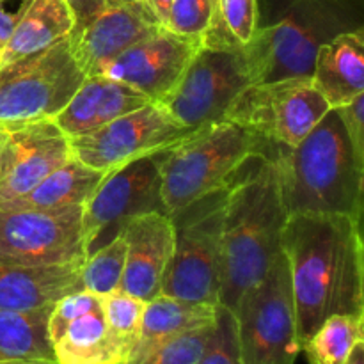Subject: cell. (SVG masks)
<instances>
[{"label":"cell","mask_w":364,"mask_h":364,"mask_svg":"<svg viewBox=\"0 0 364 364\" xmlns=\"http://www.w3.org/2000/svg\"><path fill=\"white\" fill-rule=\"evenodd\" d=\"M85 258L82 206L55 212L0 208V265L82 267Z\"/></svg>","instance_id":"obj_12"},{"label":"cell","mask_w":364,"mask_h":364,"mask_svg":"<svg viewBox=\"0 0 364 364\" xmlns=\"http://www.w3.org/2000/svg\"><path fill=\"white\" fill-rule=\"evenodd\" d=\"M70 159V139L53 121L6 132L0 146V205L27 194Z\"/></svg>","instance_id":"obj_17"},{"label":"cell","mask_w":364,"mask_h":364,"mask_svg":"<svg viewBox=\"0 0 364 364\" xmlns=\"http://www.w3.org/2000/svg\"><path fill=\"white\" fill-rule=\"evenodd\" d=\"M48 340L59 364H119L102 302L91 291H73L52 306Z\"/></svg>","instance_id":"obj_16"},{"label":"cell","mask_w":364,"mask_h":364,"mask_svg":"<svg viewBox=\"0 0 364 364\" xmlns=\"http://www.w3.org/2000/svg\"><path fill=\"white\" fill-rule=\"evenodd\" d=\"M345 364H364V341H359Z\"/></svg>","instance_id":"obj_36"},{"label":"cell","mask_w":364,"mask_h":364,"mask_svg":"<svg viewBox=\"0 0 364 364\" xmlns=\"http://www.w3.org/2000/svg\"><path fill=\"white\" fill-rule=\"evenodd\" d=\"M233 315L240 364H295L301 347L290 269L283 249L265 276L242 294Z\"/></svg>","instance_id":"obj_7"},{"label":"cell","mask_w":364,"mask_h":364,"mask_svg":"<svg viewBox=\"0 0 364 364\" xmlns=\"http://www.w3.org/2000/svg\"><path fill=\"white\" fill-rule=\"evenodd\" d=\"M52 306L36 311L0 309V359L55 361L48 340V316Z\"/></svg>","instance_id":"obj_25"},{"label":"cell","mask_w":364,"mask_h":364,"mask_svg":"<svg viewBox=\"0 0 364 364\" xmlns=\"http://www.w3.org/2000/svg\"><path fill=\"white\" fill-rule=\"evenodd\" d=\"M80 267L0 265V309L36 311L82 290Z\"/></svg>","instance_id":"obj_21"},{"label":"cell","mask_w":364,"mask_h":364,"mask_svg":"<svg viewBox=\"0 0 364 364\" xmlns=\"http://www.w3.org/2000/svg\"><path fill=\"white\" fill-rule=\"evenodd\" d=\"M217 18V0H173L164 28L203 43Z\"/></svg>","instance_id":"obj_31"},{"label":"cell","mask_w":364,"mask_h":364,"mask_svg":"<svg viewBox=\"0 0 364 364\" xmlns=\"http://www.w3.org/2000/svg\"><path fill=\"white\" fill-rule=\"evenodd\" d=\"M215 308L217 306L178 301L167 295H159L153 301L146 302L141 336L132 355L167 338L212 326L215 322Z\"/></svg>","instance_id":"obj_24"},{"label":"cell","mask_w":364,"mask_h":364,"mask_svg":"<svg viewBox=\"0 0 364 364\" xmlns=\"http://www.w3.org/2000/svg\"><path fill=\"white\" fill-rule=\"evenodd\" d=\"M169 149H160L105 173L82 206L87 256L119 237L128 220L142 213H166L160 194V173Z\"/></svg>","instance_id":"obj_10"},{"label":"cell","mask_w":364,"mask_h":364,"mask_svg":"<svg viewBox=\"0 0 364 364\" xmlns=\"http://www.w3.org/2000/svg\"><path fill=\"white\" fill-rule=\"evenodd\" d=\"M213 323L159 341L132 355L124 364H196L208 345Z\"/></svg>","instance_id":"obj_30"},{"label":"cell","mask_w":364,"mask_h":364,"mask_svg":"<svg viewBox=\"0 0 364 364\" xmlns=\"http://www.w3.org/2000/svg\"><path fill=\"white\" fill-rule=\"evenodd\" d=\"M281 199L288 217L336 213L363 219L364 166L358 162L336 110L331 109L294 148H274Z\"/></svg>","instance_id":"obj_2"},{"label":"cell","mask_w":364,"mask_h":364,"mask_svg":"<svg viewBox=\"0 0 364 364\" xmlns=\"http://www.w3.org/2000/svg\"><path fill=\"white\" fill-rule=\"evenodd\" d=\"M196 364H240L237 341V323L235 315L226 306L215 308V323L212 336L203 352L201 359Z\"/></svg>","instance_id":"obj_32"},{"label":"cell","mask_w":364,"mask_h":364,"mask_svg":"<svg viewBox=\"0 0 364 364\" xmlns=\"http://www.w3.org/2000/svg\"><path fill=\"white\" fill-rule=\"evenodd\" d=\"M102 311L105 316L107 331L112 341L119 364H124L132 358L141 336L142 315L146 302L123 290H116L100 297Z\"/></svg>","instance_id":"obj_27"},{"label":"cell","mask_w":364,"mask_h":364,"mask_svg":"<svg viewBox=\"0 0 364 364\" xmlns=\"http://www.w3.org/2000/svg\"><path fill=\"white\" fill-rule=\"evenodd\" d=\"M258 23V0H217V18L201 45L240 48L247 45Z\"/></svg>","instance_id":"obj_28"},{"label":"cell","mask_w":364,"mask_h":364,"mask_svg":"<svg viewBox=\"0 0 364 364\" xmlns=\"http://www.w3.org/2000/svg\"><path fill=\"white\" fill-rule=\"evenodd\" d=\"M224 198L226 188L169 215L174 247L164 276L162 295L219 306Z\"/></svg>","instance_id":"obj_8"},{"label":"cell","mask_w":364,"mask_h":364,"mask_svg":"<svg viewBox=\"0 0 364 364\" xmlns=\"http://www.w3.org/2000/svg\"><path fill=\"white\" fill-rule=\"evenodd\" d=\"M311 80L331 109L364 92V28L341 32L318 48Z\"/></svg>","instance_id":"obj_20"},{"label":"cell","mask_w":364,"mask_h":364,"mask_svg":"<svg viewBox=\"0 0 364 364\" xmlns=\"http://www.w3.org/2000/svg\"><path fill=\"white\" fill-rule=\"evenodd\" d=\"M0 364H59L46 359H2Z\"/></svg>","instance_id":"obj_37"},{"label":"cell","mask_w":364,"mask_h":364,"mask_svg":"<svg viewBox=\"0 0 364 364\" xmlns=\"http://www.w3.org/2000/svg\"><path fill=\"white\" fill-rule=\"evenodd\" d=\"M124 256H127V244L123 235L89 255L78 270L82 290L91 291L98 297L119 290L124 270Z\"/></svg>","instance_id":"obj_29"},{"label":"cell","mask_w":364,"mask_h":364,"mask_svg":"<svg viewBox=\"0 0 364 364\" xmlns=\"http://www.w3.org/2000/svg\"><path fill=\"white\" fill-rule=\"evenodd\" d=\"M336 114L343 123L358 162L364 166V92L355 96L347 105L336 107Z\"/></svg>","instance_id":"obj_33"},{"label":"cell","mask_w":364,"mask_h":364,"mask_svg":"<svg viewBox=\"0 0 364 364\" xmlns=\"http://www.w3.org/2000/svg\"><path fill=\"white\" fill-rule=\"evenodd\" d=\"M251 84L244 48L201 45L176 87L160 105L185 128L224 119L231 103Z\"/></svg>","instance_id":"obj_11"},{"label":"cell","mask_w":364,"mask_h":364,"mask_svg":"<svg viewBox=\"0 0 364 364\" xmlns=\"http://www.w3.org/2000/svg\"><path fill=\"white\" fill-rule=\"evenodd\" d=\"M73 28L68 41L85 75L102 73L123 50L162 25L144 0H68Z\"/></svg>","instance_id":"obj_13"},{"label":"cell","mask_w":364,"mask_h":364,"mask_svg":"<svg viewBox=\"0 0 364 364\" xmlns=\"http://www.w3.org/2000/svg\"><path fill=\"white\" fill-rule=\"evenodd\" d=\"M103 176H105L103 171L91 169L71 155L70 160L43 178L27 194L14 201L4 203L0 208L55 212L71 206H84Z\"/></svg>","instance_id":"obj_23"},{"label":"cell","mask_w":364,"mask_h":364,"mask_svg":"<svg viewBox=\"0 0 364 364\" xmlns=\"http://www.w3.org/2000/svg\"><path fill=\"white\" fill-rule=\"evenodd\" d=\"M363 25V0H258V23L244 45L251 84L311 77L316 52Z\"/></svg>","instance_id":"obj_4"},{"label":"cell","mask_w":364,"mask_h":364,"mask_svg":"<svg viewBox=\"0 0 364 364\" xmlns=\"http://www.w3.org/2000/svg\"><path fill=\"white\" fill-rule=\"evenodd\" d=\"M148 103L146 96L121 82L102 73L85 75L80 87L53 123L68 139L82 137Z\"/></svg>","instance_id":"obj_19"},{"label":"cell","mask_w":364,"mask_h":364,"mask_svg":"<svg viewBox=\"0 0 364 364\" xmlns=\"http://www.w3.org/2000/svg\"><path fill=\"white\" fill-rule=\"evenodd\" d=\"M290 269L299 347L331 315L364 316L361 223L336 213L288 217L281 238Z\"/></svg>","instance_id":"obj_1"},{"label":"cell","mask_w":364,"mask_h":364,"mask_svg":"<svg viewBox=\"0 0 364 364\" xmlns=\"http://www.w3.org/2000/svg\"><path fill=\"white\" fill-rule=\"evenodd\" d=\"M148 4V7L151 9V13L155 14V18L159 20V23L166 25L167 16H169V9H171V4L173 0H144Z\"/></svg>","instance_id":"obj_35"},{"label":"cell","mask_w":364,"mask_h":364,"mask_svg":"<svg viewBox=\"0 0 364 364\" xmlns=\"http://www.w3.org/2000/svg\"><path fill=\"white\" fill-rule=\"evenodd\" d=\"M201 43L160 27L134 43L103 68L102 75L160 103L180 82Z\"/></svg>","instance_id":"obj_15"},{"label":"cell","mask_w":364,"mask_h":364,"mask_svg":"<svg viewBox=\"0 0 364 364\" xmlns=\"http://www.w3.org/2000/svg\"><path fill=\"white\" fill-rule=\"evenodd\" d=\"M84 78L68 38L0 66V130L53 121Z\"/></svg>","instance_id":"obj_6"},{"label":"cell","mask_w":364,"mask_h":364,"mask_svg":"<svg viewBox=\"0 0 364 364\" xmlns=\"http://www.w3.org/2000/svg\"><path fill=\"white\" fill-rule=\"evenodd\" d=\"M4 137H6V132H2V130H0V146H2V142H4Z\"/></svg>","instance_id":"obj_38"},{"label":"cell","mask_w":364,"mask_h":364,"mask_svg":"<svg viewBox=\"0 0 364 364\" xmlns=\"http://www.w3.org/2000/svg\"><path fill=\"white\" fill-rule=\"evenodd\" d=\"M0 361H2V359H0Z\"/></svg>","instance_id":"obj_39"},{"label":"cell","mask_w":364,"mask_h":364,"mask_svg":"<svg viewBox=\"0 0 364 364\" xmlns=\"http://www.w3.org/2000/svg\"><path fill=\"white\" fill-rule=\"evenodd\" d=\"M6 2L7 0H0V46L6 43V39L9 38L11 31L14 27V21H16V14H11L9 11H6Z\"/></svg>","instance_id":"obj_34"},{"label":"cell","mask_w":364,"mask_h":364,"mask_svg":"<svg viewBox=\"0 0 364 364\" xmlns=\"http://www.w3.org/2000/svg\"><path fill=\"white\" fill-rule=\"evenodd\" d=\"M192 132L181 127L160 103L149 102L96 132L70 139V148L82 164L109 173L135 159L173 148Z\"/></svg>","instance_id":"obj_14"},{"label":"cell","mask_w":364,"mask_h":364,"mask_svg":"<svg viewBox=\"0 0 364 364\" xmlns=\"http://www.w3.org/2000/svg\"><path fill=\"white\" fill-rule=\"evenodd\" d=\"M127 244L119 290L149 302L162 295V283L174 247V226L169 215L142 213L121 231Z\"/></svg>","instance_id":"obj_18"},{"label":"cell","mask_w":364,"mask_h":364,"mask_svg":"<svg viewBox=\"0 0 364 364\" xmlns=\"http://www.w3.org/2000/svg\"><path fill=\"white\" fill-rule=\"evenodd\" d=\"M359 341H364V316L341 313L323 320L302 352L309 364H345Z\"/></svg>","instance_id":"obj_26"},{"label":"cell","mask_w":364,"mask_h":364,"mask_svg":"<svg viewBox=\"0 0 364 364\" xmlns=\"http://www.w3.org/2000/svg\"><path fill=\"white\" fill-rule=\"evenodd\" d=\"M272 146L245 128L220 119L174 144L160 173L167 215L230 187L249 160L269 159Z\"/></svg>","instance_id":"obj_5"},{"label":"cell","mask_w":364,"mask_h":364,"mask_svg":"<svg viewBox=\"0 0 364 364\" xmlns=\"http://www.w3.org/2000/svg\"><path fill=\"white\" fill-rule=\"evenodd\" d=\"M73 13L68 0H25L9 38L0 46V66L41 52L68 38Z\"/></svg>","instance_id":"obj_22"},{"label":"cell","mask_w":364,"mask_h":364,"mask_svg":"<svg viewBox=\"0 0 364 364\" xmlns=\"http://www.w3.org/2000/svg\"><path fill=\"white\" fill-rule=\"evenodd\" d=\"M287 220L276 166L259 159L258 169L226 188L219 304L235 311L242 294L265 276L281 251Z\"/></svg>","instance_id":"obj_3"},{"label":"cell","mask_w":364,"mask_h":364,"mask_svg":"<svg viewBox=\"0 0 364 364\" xmlns=\"http://www.w3.org/2000/svg\"><path fill=\"white\" fill-rule=\"evenodd\" d=\"M331 110L311 77L249 84L224 119L258 135L274 148L297 146Z\"/></svg>","instance_id":"obj_9"}]
</instances>
